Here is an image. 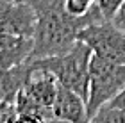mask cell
Returning a JSON list of instances; mask_svg holds the SVG:
<instances>
[{
	"mask_svg": "<svg viewBox=\"0 0 125 123\" xmlns=\"http://www.w3.org/2000/svg\"><path fill=\"white\" fill-rule=\"evenodd\" d=\"M36 11L34 48L31 59L52 57L68 52L77 43L79 30L89 23L104 20L98 5L82 18H75L64 9V0H32Z\"/></svg>",
	"mask_w": 125,
	"mask_h": 123,
	"instance_id": "6da1fadb",
	"label": "cell"
},
{
	"mask_svg": "<svg viewBox=\"0 0 125 123\" xmlns=\"http://www.w3.org/2000/svg\"><path fill=\"white\" fill-rule=\"evenodd\" d=\"M91 48L84 41L77 39V43L64 54L31 61L36 68L48 70L61 86L73 89L86 100L89 87V59H91Z\"/></svg>",
	"mask_w": 125,
	"mask_h": 123,
	"instance_id": "7a4b0ae2",
	"label": "cell"
},
{
	"mask_svg": "<svg viewBox=\"0 0 125 123\" xmlns=\"http://www.w3.org/2000/svg\"><path fill=\"white\" fill-rule=\"evenodd\" d=\"M125 87V64H116L98 55L89 59V87L86 98V118L91 121L102 105L109 104Z\"/></svg>",
	"mask_w": 125,
	"mask_h": 123,
	"instance_id": "3957f363",
	"label": "cell"
},
{
	"mask_svg": "<svg viewBox=\"0 0 125 123\" xmlns=\"http://www.w3.org/2000/svg\"><path fill=\"white\" fill-rule=\"evenodd\" d=\"M98 57L116 64H125V34L118 30L109 20H100L86 25L77 34Z\"/></svg>",
	"mask_w": 125,
	"mask_h": 123,
	"instance_id": "277c9868",
	"label": "cell"
},
{
	"mask_svg": "<svg viewBox=\"0 0 125 123\" xmlns=\"http://www.w3.org/2000/svg\"><path fill=\"white\" fill-rule=\"evenodd\" d=\"M36 11L31 2L0 0V32L16 36H34Z\"/></svg>",
	"mask_w": 125,
	"mask_h": 123,
	"instance_id": "5b68a950",
	"label": "cell"
},
{
	"mask_svg": "<svg viewBox=\"0 0 125 123\" xmlns=\"http://www.w3.org/2000/svg\"><path fill=\"white\" fill-rule=\"evenodd\" d=\"M52 114L55 121L68 123H84L86 118V100L70 87L57 86L55 100L52 104Z\"/></svg>",
	"mask_w": 125,
	"mask_h": 123,
	"instance_id": "8992f818",
	"label": "cell"
},
{
	"mask_svg": "<svg viewBox=\"0 0 125 123\" xmlns=\"http://www.w3.org/2000/svg\"><path fill=\"white\" fill-rule=\"evenodd\" d=\"M31 64H32V61H31ZM57 86H59L57 79L48 70L36 68L32 64V70H31L29 77H27L21 91H25L38 104L52 109V104L55 100V93H57Z\"/></svg>",
	"mask_w": 125,
	"mask_h": 123,
	"instance_id": "52a82bcc",
	"label": "cell"
},
{
	"mask_svg": "<svg viewBox=\"0 0 125 123\" xmlns=\"http://www.w3.org/2000/svg\"><path fill=\"white\" fill-rule=\"evenodd\" d=\"M34 39L0 32V68H13L31 61Z\"/></svg>",
	"mask_w": 125,
	"mask_h": 123,
	"instance_id": "ba28073f",
	"label": "cell"
},
{
	"mask_svg": "<svg viewBox=\"0 0 125 123\" xmlns=\"http://www.w3.org/2000/svg\"><path fill=\"white\" fill-rule=\"evenodd\" d=\"M31 70H32L31 61L13 66V68H0V98L4 102L14 104L16 95H18V91H21Z\"/></svg>",
	"mask_w": 125,
	"mask_h": 123,
	"instance_id": "9c48e42d",
	"label": "cell"
},
{
	"mask_svg": "<svg viewBox=\"0 0 125 123\" xmlns=\"http://www.w3.org/2000/svg\"><path fill=\"white\" fill-rule=\"evenodd\" d=\"M14 111H16V121H55L52 109L38 104L34 98H31L25 91H18L14 98Z\"/></svg>",
	"mask_w": 125,
	"mask_h": 123,
	"instance_id": "30bf717a",
	"label": "cell"
},
{
	"mask_svg": "<svg viewBox=\"0 0 125 123\" xmlns=\"http://www.w3.org/2000/svg\"><path fill=\"white\" fill-rule=\"evenodd\" d=\"M91 121H96V123H125V109L105 104L96 111V114L91 118Z\"/></svg>",
	"mask_w": 125,
	"mask_h": 123,
	"instance_id": "8fae6325",
	"label": "cell"
},
{
	"mask_svg": "<svg viewBox=\"0 0 125 123\" xmlns=\"http://www.w3.org/2000/svg\"><path fill=\"white\" fill-rule=\"evenodd\" d=\"M96 0H64V9L75 18H82L95 7Z\"/></svg>",
	"mask_w": 125,
	"mask_h": 123,
	"instance_id": "7c38bea8",
	"label": "cell"
},
{
	"mask_svg": "<svg viewBox=\"0 0 125 123\" xmlns=\"http://www.w3.org/2000/svg\"><path fill=\"white\" fill-rule=\"evenodd\" d=\"M123 0H96V5H98L104 20H111V16L115 14V11L120 7V4Z\"/></svg>",
	"mask_w": 125,
	"mask_h": 123,
	"instance_id": "4fadbf2b",
	"label": "cell"
},
{
	"mask_svg": "<svg viewBox=\"0 0 125 123\" xmlns=\"http://www.w3.org/2000/svg\"><path fill=\"white\" fill-rule=\"evenodd\" d=\"M2 121H16V111H14V104L4 102L0 98V123Z\"/></svg>",
	"mask_w": 125,
	"mask_h": 123,
	"instance_id": "5bb4252c",
	"label": "cell"
},
{
	"mask_svg": "<svg viewBox=\"0 0 125 123\" xmlns=\"http://www.w3.org/2000/svg\"><path fill=\"white\" fill-rule=\"evenodd\" d=\"M109 21L116 27L118 30H122L123 34H125V0L120 4V7L115 11V14L111 16V20H109Z\"/></svg>",
	"mask_w": 125,
	"mask_h": 123,
	"instance_id": "9a60e30c",
	"label": "cell"
},
{
	"mask_svg": "<svg viewBox=\"0 0 125 123\" xmlns=\"http://www.w3.org/2000/svg\"><path fill=\"white\" fill-rule=\"evenodd\" d=\"M109 104H111V105H115V107H120V109H125V87H123L122 91H120V93L116 95L115 98L111 100Z\"/></svg>",
	"mask_w": 125,
	"mask_h": 123,
	"instance_id": "2e32d148",
	"label": "cell"
},
{
	"mask_svg": "<svg viewBox=\"0 0 125 123\" xmlns=\"http://www.w3.org/2000/svg\"><path fill=\"white\" fill-rule=\"evenodd\" d=\"M18 2H32V0H18Z\"/></svg>",
	"mask_w": 125,
	"mask_h": 123,
	"instance_id": "e0dca14e",
	"label": "cell"
}]
</instances>
